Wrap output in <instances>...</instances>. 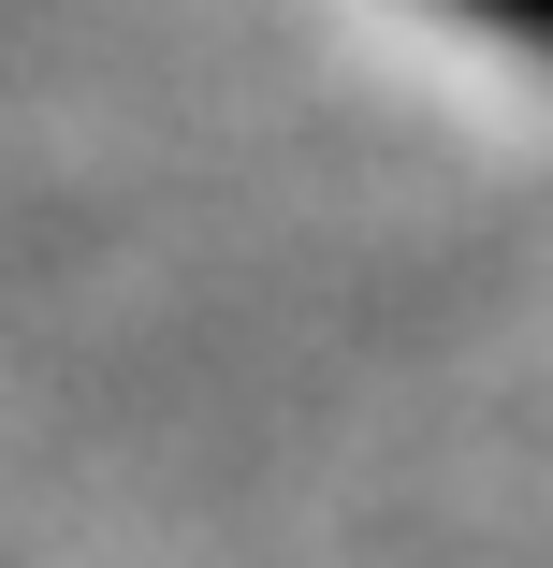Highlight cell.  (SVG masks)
<instances>
[{
    "label": "cell",
    "mask_w": 553,
    "mask_h": 568,
    "mask_svg": "<svg viewBox=\"0 0 553 568\" xmlns=\"http://www.w3.org/2000/svg\"><path fill=\"white\" fill-rule=\"evenodd\" d=\"M437 16H467L481 44H510V59H539V73H553V0H437Z\"/></svg>",
    "instance_id": "6da1fadb"
}]
</instances>
